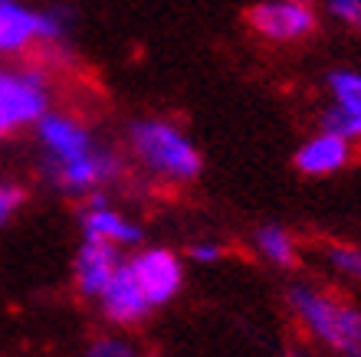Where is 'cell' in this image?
Instances as JSON below:
<instances>
[{"label": "cell", "mask_w": 361, "mask_h": 357, "mask_svg": "<svg viewBox=\"0 0 361 357\" xmlns=\"http://www.w3.org/2000/svg\"><path fill=\"white\" fill-rule=\"evenodd\" d=\"M125 148L145 177L168 187H188L204 174V154L197 142L184 132V125L168 115L132 118L125 125Z\"/></svg>", "instance_id": "1"}, {"label": "cell", "mask_w": 361, "mask_h": 357, "mask_svg": "<svg viewBox=\"0 0 361 357\" xmlns=\"http://www.w3.org/2000/svg\"><path fill=\"white\" fill-rule=\"evenodd\" d=\"M286 308L295 325L325 351L338 357H361V308L315 282H289Z\"/></svg>", "instance_id": "2"}, {"label": "cell", "mask_w": 361, "mask_h": 357, "mask_svg": "<svg viewBox=\"0 0 361 357\" xmlns=\"http://www.w3.org/2000/svg\"><path fill=\"white\" fill-rule=\"evenodd\" d=\"M53 108L49 69L39 63H0V138L33 132V125Z\"/></svg>", "instance_id": "3"}, {"label": "cell", "mask_w": 361, "mask_h": 357, "mask_svg": "<svg viewBox=\"0 0 361 357\" xmlns=\"http://www.w3.org/2000/svg\"><path fill=\"white\" fill-rule=\"evenodd\" d=\"M243 20L250 33L269 46H295L319 33L322 13L312 0H257L247 7Z\"/></svg>", "instance_id": "4"}, {"label": "cell", "mask_w": 361, "mask_h": 357, "mask_svg": "<svg viewBox=\"0 0 361 357\" xmlns=\"http://www.w3.org/2000/svg\"><path fill=\"white\" fill-rule=\"evenodd\" d=\"M33 138H37V148H39V170H43V177L59 168H66V164H76V161L89 158L102 144L79 115L63 112V108H49L33 125Z\"/></svg>", "instance_id": "5"}, {"label": "cell", "mask_w": 361, "mask_h": 357, "mask_svg": "<svg viewBox=\"0 0 361 357\" xmlns=\"http://www.w3.org/2000/svg\"><path fill=\"white\" fill-rule=\"evenodd\" d=\"M125 263L132 269L135 282L142 285L152 308L171 305L180 295V289H184V263L168 246H138Z\"/></svg>", "instance_id": "6"}, {"label": "cell", "mask_w": 361, "mask_h": 357, "mask_svg": "<svg viewBox=\"0 0 361 357\" xmlns=\"http://www.w3.org/2000/svg\"><path fill=\"white\" fill-rule=\"evenodd\" d=\"M79 233L82 239H95V243H109L115 249H138L145 243V230L138 220L125 216L118 207H112V200L105 190L89 194L82 210H79Z\"/></svg>", "instance_id": "7"}, {"label": "cell", "mask_w": 361, "mask_h": 357, "mask_svg": "<svg viewBox=\"0 0 361 357\" xmlns=\"http://www.w3.org/2000/svg\"><path fill=\"white\" fill-rule=\"evenodd\" d=\"M355 161V144L348 138L335 132H319L305 134L299 148L293 151V168L302 177H332L338 170H345Z\"/></svg>", "instance_id": "8"}, {"label": "cell", "mask_w": 361, "mask_h": 357, "mask_svg": "<svg viewBox=\"0 0 361 357\" xmlns=\"http://www.w3.org/2000/svg\"><path fill=\"white\" fill-rule=\"evenodd\" d=\"M39 7L27 0H0V63L27 59L39 49Z\"/></svg>", "instance_id": "9"}, {"label": "cell", "mask_w": 361, "mask_h": 357, "mask_svg": "<svg viewBox=\"0 0 361 357\" xmlns=\"http://www.w3.org/2000/svg\"><path fill=\"white\" fill-rule=\"evenodd\" d=\"M122 263V249H115L109 243H95V239H82L76 256H73V285L82 299L99 301V295L112 282V275L118 273Z\"/></svg>", "instance_id": "10"}, {"label": "cell", "mask_w": 361, "mask_h": 357, "mask_svg": "<svg viewBox=\"0 0 361 357\" xmlns=\"http://www.w3.org/2000/svg\"><path fill=\"white\" fill-rule=\"evenodd\" d=\"M99 311L109 325H118V328H132V325H142L148 315H152V305L145 299L142 285L135 282L128 263L118 265V273L112 275V282L105 285V292L99 295Z\"/></svg>", "instance_id": "11"}, {"label": "cell", "mask_w": 361, "mask_h": 357, "mask_svg": "<svg viewBox=\"0 0 361 357\" xmlns=\"http://www.w3.org/2000/svg\"><path fill=\"white\" fill-rule=\"evenodd\" d=\"M253 253L273 269L299 265V236L283 223H263L253 230Z\"/></svg>", "instance_id": "12"}, {"label": "cell", "mask_w": 361, "mask_h": 357, "mask_svg": "<svg viewBox=\"0 0 361 357\" xmlns=\"http://www.w3.org/2000/svg\"><path fill=\"white\" fill-rule=\"evenodd\" d=\"M39 20H43L39 49H49L53 56H66L73 46V37H76V10L69 4H49V7H39Z\"/></svg>", "instance_id": "13"}, {"label": "cell", "mask_w": 361, "mask_h": 357, "mask_svg": "<svg viewBox=\"0 0 361 357\" xmlns=\"http://www.w3.org/2000/svg\"><path fill=\"white\" fill-rule=\"evenodd\" d=\"M325 92L329 105L345 108V112H361V69L335 66L325 73Z\"/></svg>", "instance_id": "14"}, {"label": "cell", "mask_w": 361, "mask_h": 357, "mask_svg": "<svg viewBox=\"0 0 361 357\" xmlns=\"http://www.w3.org/2000/svg\"><path fill=\"white\" fill-rule=\"evenodd\" d=\"M322 263L329 273H335L338 279L361 285V246L355 243H325L322 246Z\"/></svg>", "instance_id": "15"}, {"label": "cell", "mask_w": 361, "mask_h": 357, "mask_svg": "<svg viewBox=\"0 0 361 357\" xmlns=\"http://www.w3.org/2000/svg\"><path fill=\"white\" fill-rule=\"evenodd\" d=\"M79 357H145L142 348L125 334H99L79 351Z\"/></svg>", "instance_id": "16"}, {"label": "cell", "mask_w": 361, "mask_h": 357, "mask_svg": "<svg viewBox=\"0 0 361 357\" xmlns=\"http://www.w3.org/2000/svg\"><path fill=\"white\" fill-rule=\"evenodd\" d=\"M319 128L342 134V138H348L355 148L361 144V112H345V108L329 105V108L322 112V118H319Z\"/></svg>", "instance_id": "17"}, {"label": "cell", "mask_w": 361, "mask_h": 357, "mask_svg": "<svg viewBox=\"0 0 361 357\" xmlns=\"http://www.w3.org/2000/svg\"><path fill=\"white\" fill-rule=\"evenodd\" d=\"M319 13L348 33H361V0H319Z\"/></svg>", "instance_id": "18"}, {"label": "cell", "mask_w": 361, "mask_h": 357, "mask_svg": "<svg viewBox=\"0 0 361 357\" xmlns=\"http://www.w3.org/2000/svg\"><path fill=\"white\" fill-rule=\"evenodd\" d=\"M27 203V187L17 180H0V226H7Z\"/></svg>", "instance_id": "19"}, {"label": "cell", "mask_w": 361, "mask_h": 357, "mask_svg": "<svg viewBox=\"0 0 361 357\" xmlns=\"http://www.w3.org/2000/svg\"><path fill=\"white\" fill-rule=\"evenodd\" d=\"M224 256H227V246L220 239H194L188 246V259L197 265H217Z\"/></svg>", "instance_id": "20"}, {"label": "cell", "mask_w": 361, "mask_h": 357, "mask_svg": "<svg viewBox=\"0 0 361 357\" xmlns=\"http://www.w3.org/2000/svg\"><path fill=\"white\" fill-rule=\"evenodd\" d=\"M289 357H319V354H312L309 348H293L289 351Z\"/></svg>", "instance_id": "21"}]
</instances>
